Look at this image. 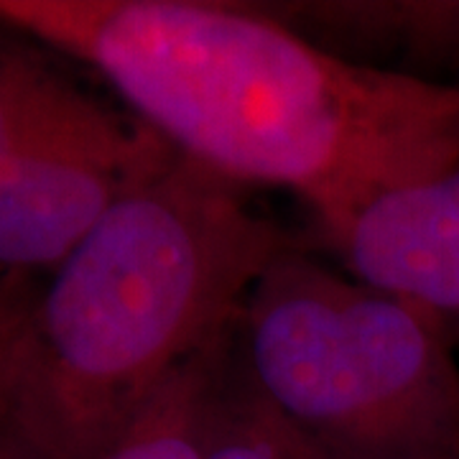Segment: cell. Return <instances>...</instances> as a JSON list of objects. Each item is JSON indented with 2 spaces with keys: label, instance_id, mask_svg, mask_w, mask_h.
<instances>
[{
  "label": "cell",
  "instance_id": "cell-5",
  "mask_svg": "<svg viewBox=\"0 0 459 459\" xmlns=\"http://www.w3.org/2000/svg\"><path fill=\"white\" fill-rule=\"evenodd\" d=\"M332 246L347 273L421 307L459 347V166L373 199Z\"/></svg>",
  "mask_w": 459,
  "mask_h": 459
},
{
  "label": "cell",
  "instance_id": "cell-2",
  "mask_svg": "<svg viewBox=\"0 0 459 459\" xmlns=\"http://www.w3.org/2000/svg\"><path fill=\"white\" fill-rule=\"evenodd\" d=\"M291 246L246 186L174 153L41 283L0 459L102 457Z\"/></svg>",
  "mask_w": 459,
  "mask_h": 459
},
{
  "label": "cell",
  "instance_id": "cell-6",
  "mask_svg": "<svg viewBox=\"0 0 459 459\" xmlns=\"http://www.w3.org/2000/svg\"><path fill=\"white\" fill-rule=\"evenodd\" d=\"M235 329L184 362L100 459H207L235 370Z\"/></svg>",
  "mask_w": 459,
  "mask_h": 459
},
{
  "label": "cell",
  "instance_id": "cell-3",
  "mask_svg": "<svg viewBox=\"0 0 459 459\" xmlns=\"http://www.w3.org/2000/svg\"><path fill=\"white\" fill-rule=\"evenodd\" d=\"M235 358L332 457L459 459V362L442 325L296 246L250 289Z\"/></svg>",
  "mask_w": 459,
  "mask_h": 459
},
{
  "label": "cell",
  "instance_id": "cell-4",
  "mask_svg": "<svg viewBox=\"0 0 459 459\" xmlns=\"http://www.w3.org/2000/svg\"><path fill=\"white\" fill-rule=\"evenodd\" d=\"M174 153L41 49L0 36V271L59 265Z\"/></svg>",
  "mask_w": 459,
  "mask_h": 459
},
{
  "label": "cell",
  "instance_id": "cell-7",
  "mask_svg": "<svg viewBox=\"0 0 459 459\" xmlns=\"http://www.w3.org/2000/svg\"><path fill=\"white\" fill-rule=\"evenodd\" d=\"M299 21L342 44H398L427 59H459V0L304 3Z\"/></svg>",
  "mask_w": 459,
  "mask_h": 459
},
{
  "label": "cell",
  "instance_id": "cell-9",
  "mask_svg": "<svg viewBox=\"0 0 459 459\" xmlns=\"http://www.w3.org/2000/svg\"><path fill=\"white\" fill-rule=\"evenodd\" d=\"M41 283L33 271H0V442L16 403Z\"/></svg>",
  "mask_w": 459,
  "mask_h": 459
},
{
  "label": "cell",
  "instance_id": "cell-8",
  "mask_svg": "<svg viewBox=\"0 0 459 459\" xmlns=\"http://www.w3.org/2000/svg\"><path fill=\"white\" fill-rule=\"evenodd\" d=\"M207 459H337L299 434L253 391L238 368L217 413Z\"/></svg>",
  "mask_w": 459,
  "mask_h": 459
},
{
  "label": "cell",
  "instance_id": "cell-1",
  "mask_svg": "<svg viewBox=\"0 0 459 459\" xmlns=\"http://www.w3.org/2000/svg\"><path fill=\"white\" fill-rule=\"evenodd\" d=\"M0 26L92 66L195 164L294 192L329 243L373 199L459 166V84L329 51L268 5L0 0Z\"/></svg>",
  "mask_w": 459,
  "mask_h": 459
}]
</instances>
